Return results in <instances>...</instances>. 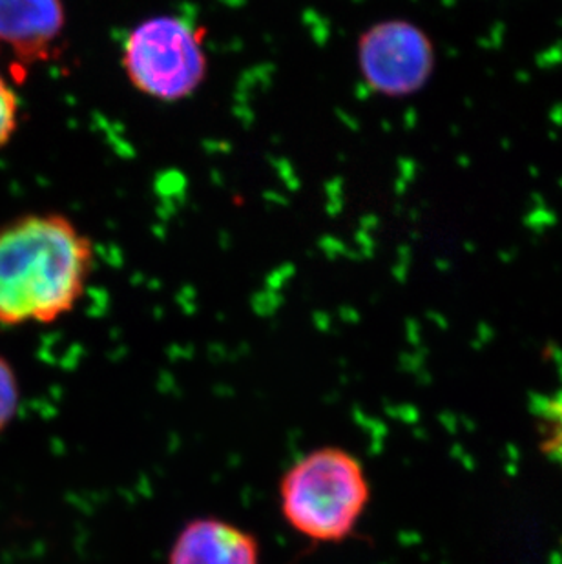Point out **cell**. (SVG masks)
Instances as JSON below:
<instances>
[{
	"mask_svg": "<svg viewBox=\"0 0 562 564\" xmlns=\"http://www.w3.org/2000/svg\"><path fill=\"white\" fill-rule=\"evenodd\" d=\"M541 452L562 471V389L548 394L536 408Z\"/></svg>",
	"mask_w": 562,
	"mask_h": 564,
	"instance_id": "7",
	"label": "cell"
},
{
	"mask_svg": "<svg viewBox=\"0 0 562 564\" xmlns=\"http://www.w3.org/2000/svg\"><path fill=\"white\" fill-rule=\"evenodd\" d=\"M435 46L413 22H378L358 39V68L366 85L386 97L422 90L435 72Z\"/></svg>",
	"mask_w": 562,
	"mask_h": 564,
	"instance_id": "4",
	"label": "cell"
},
{
	"mask_svg": "<svg viewBox=\"0 0 562 564\" xmlns=\"http://www.w3.org/2000/svg\"><path fill=\"white\" fill-rule=\"evenodd\" d=\"M21 404V389L15 371L4 357H0V432L10 426Z\"/></svg>",
	"mask_w": 562,
	"mask_h": 564,
	"instance_id": "8",
	"label": "cell"
},
{
	"mask_svg": "<svg viewBox=\"0 0 562 564\" xmlns=\"http://www.w3.org/2000/svg\"><path fill=\"white\" fill-rule=\"evenodd\" d=\"M94 269V246L61 214L0 227V325L52 324L72 313Z\"/></svg>",
	"mask_w": 562,
	"mask_h": 564,
	"instance_id": "1",
	"label": "cell"
},
{
	"mask_svg": "<svg viewBox=\"0 0 562 564\" xmlns=\"http://www.w3.org/2000/svg\"><path fill=\"white\" fill-rule=\"evenodd\" d=\"M121 66L130 85L155 101L188 99L207 79L203 32L181 17H150L125 41Z\"/></svg>",
	"mask_w": 562,
	"mask_h": 564,
	"instance_id": "3",
	"label": "cell"
},
{
	"mask_svg": "<svg viewBox=\"0 0 562 564\" xmlns=\"http://www.w3.org/2000/svg\"><path fill=\"white\" fill-rule=\"evenodd\" d=\"M169 564H261L260 543L233 522L199 517L181 528Z\"/></svg>",
	"mask_w": 562,
	"mask_h": 564,
	"instance_id": "6",
	"label": "cell"
},
{
	"mask_svg": "<svg viewBox=\"0 0 562 564\" xmlns=\"http://www.w3.org/2000/svg\"><path fill=\"white\" fill-rule=\"evenodd\" d=\"M64 26L63 0H0V43L22 63L50 59Z\"/></svg>",
	"mask_w": 562,
	"mask_h": 564,
	"instance_id": "5",
	"label": "cell"
},
{
	"mask_svg": "<svg viewBox=\"0 0 562 564\" xmlns=\"http://www.w3.org/2000/svg\"><path fill=\"white\" fill-rule=\"evenodd\" d=\"M371 499L360 460L342 447L307 453L280 480L281 516L302 538L342 543L355 532Z\"/></svg>",
	"mask_w": 562,
	"mask_h": 564,
	"instance_id": "2",
	"label": "cell"
},
{
	"mask_svg": "<svg viewBox=\"0 0 562 564\" xmlns=\"http://www.w3.org/2000/svg\"><path fill=\"white\" fill-rule=\"evenodd\" d=\"M19 124V101L15 91L0 75V149L8 144Z\"/></svg>",
	"mask_w": 562,
	"mask_h": 564,
	"instance_id": "9",
	"label": "cell"
}]
</instances>
